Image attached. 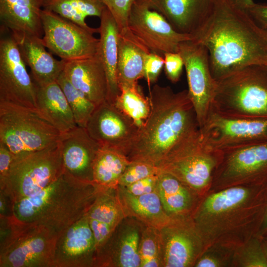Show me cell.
<instances>
[{
	"mask_svg": "<svg viewBox=\"0 0 267 267\" xmlns=\"http://www.w3.org/2000/svg\"><path fill=\"white\" fill-rule=\"evenodd\" d=\"M211 111L232 118H267L266 67H247L217 80Z\"/></svg>",
	"mask_w": 267,
	"mask_h": 267,
	"instance_id": "cell-5",
	"label": "cell"
},
{
	"mask_svg": "<svg viewBox=\"0 0 267 267\" xmlns=\"http://www.w3.org/2000/svg\"><path fill=\"white\" fill-rule=\"evenodd\" d=\"M99 19V38L96 54L103 65L107 77V100L113 103L120 93L117 79L120 30L113 16L106 7Z\"/></svg>",
	"mask_w": 267,
	"mask_h": 267,
	"instance_id": "cell-25",
	"label": "cell"
},
{
	"mask_svg": "<svg viewBox=\"0 0 267 267\" xmlns=\"http://www.w3.org/2000/svg\"><path fill=\"white\" fill-rule=\"evenodd\" d=\"M58 236L44 226L0 216V267H54Z\"/></svg>",
	"mask_w": 267,
	"mask_h": 267,
	"instance_id": "cell-4",
	"label": "cell"
},
{
	"mask_svg": "<svg viewBox=\"0 0 267 267\" xmlns=\"http://www.w3.org/2000/svg\"><path fill=\"white\" fill-rule=\"evenodd\" d=\"M164 70L167 78L173 83L178 82L182 73L184 62L179 52H167L164 54Z\"/></svg>",
	"mask_w": 267,
	"mask_h": 267,
	"instance_id": "cell-40",
	"label": "cell"
},
{
	"mask_svg": "<svg viewBox=\"0 0 267 267\" xmlns=\"http://www.w3.org/2000/svg\"><path fill=\"white\" fill-rule=\"evenodd\" d=\"M11 32L0 26V101L36 109V85Z\"/></svg>",
	"mask_w": 267,
	"mask_h": 267,
	"instance_id": "cell-11",
	"label": "cell"
},
{
	"mask_svg": "<svg viewBox=\"0 0 267 267\" xmlns=\"http://www.w3.org/2000/svg\"><path fill=\"white\" fill-rule=\"evenodd\" d=\"M144 0V1L148 2V1H149V0Z\"/></svg>",
	"mask_w": 267,
	"mask_h": 267,
	"instance_id": "cell-48",
	"label": "cell"
},
{
	"mask_svg": "<svg viewBox=\"0 0 267 267\" xmlns=\"http://www.w3.org/2000/svg\"><path fill=\"white\" fill-rule=\"evenodd\" d=\"M127 27L151 52L163 56L167 52H178L181 43L193 40L192 35L177 31L163 15L142 0L133 3Z\"/></svg>",
	"mask_w": 267,
	"mask_h": 267,
	"instance_id": "cell-12",
	"label": "cell"
},
{
	"mask_svg": "<svg viewBox=\"0 0 267 267\" xmlns=\"http://www.w3.org/2000/svg\"><path fill=\"white\" fill-rule=\"evenodd\" d=\"M85 129L100 147L115 150L127 156L139 128L114 104L106 100L96 106Z\"/></svg>",
	"mask_w": 267,
	"mask_h": 267,
	"instance_id": "cell-15",
	"label": "cell"
},
{
	"mask_svg": "<svg viewBox=\"0 0 267 267\" xmlns=\"http://www.w3.org/2000/svg\"><path fill=\"white\" fill-rule=\"evenodd\" d=\"M43 9L54 12L89 30V16L99 18L106 6L101 0H42Z\"/></svg>",
	"mask_w": 267,
	"mask_h": 267,
	"instance_id": "cell-32",
	"label": "cell"
},
{
	"mask_svg": "<svg viewBox=\"0 0 267 267\" xmlns=\"http://www.w3.org/2000/svg\"><path fill=\"white\" fill-rule=\"evenodd\" d=\"M248 184L222 188L209 195L197 208L192 221L204 244L217 238L243 215L251 195Z\"/></svg>",
	"mask_w": 267,
	"mask_h": 267,
	"instance_id": "cell-9",
	"label": "cell"
},
{
	"mask_svg": "<svg viewBox=\"0 0 267 267\" xmlns=\"http://www.w3.org/2000/svg\"><path fill=\"white\" fill-rule=\"evenodd\" d=\"M156 192L166 213L172 218L187 216L193 204L190 188L172 175L160 170Z\"/></svg>",
	"mask_w": 267,
	"mask_h": 267,
	"instance_id": "cell-30",
	"label": "cell"
},
{
	"mask_svg": "<svg viewBox=\"0 0 267 267\" xmlns=\"http://www.w3.org/2000/svg\"><path fill=\"white\" fill-rule=\"evenodd\" d=\"M87 216L97 252L126 218L116 189H102L87 213Z\"/></svg>",
	"mask_w": 267,
	"mask_h": 267,
	"instance_id": "cell-24",
	"label": "cell"
},
{
	"mask_svg": "<svg viewBox=\"0 0 267 267\" xmlns=\"http://www.w3.org/2000/svg\"><path fill=\"white\" fill-rule=\"evenodd\" d=\"M63 73L67 80L96 106L106 100L108 84L103 65L97 55L65 61Z\"/></svg>",
	"mask_w": 267,
	"mask_h": 267,
	"instance_id": "cell-23",
	"label": "cell"
},
{
	"mask_svg": "<svg viewBox=\"0 0 267 267\" xmlns=\"http://www.w3.org/2000/svg\"><path fill=\"white\" fill-rule=\"evenodd\" d=\"M59 140L64 173L79 180L93 182V166L99 144L85 128L78 126L61 134Z\"/></svg>",
	"mask_w": 267,
	"mask_h": 267,
	"instance_id": "cell-20",
	"label": "cell"
},
{
	"mask_svg": "<svg viewBox=\"0 0 267 267\" xmlns=\"http://www.w3.org/2000/svg\"><path fill=\"white\" fill-rule=\"evenodd\" d=\"M150 52L128 27L120 31L117 65L119 87L134 84L143 78L144 60Z\"/></svg>",
	"mask_w": 267,
	"mask_h": 267,
	"instance_id": "cell-29",
	"label": "cell"
},
{
	"mask_svg": "<svg viewBox=\"0 0 267 267\" xmlns=\"http://www.w3.org/2000/svg\"><path fill=\"white\" fill-rule=\"evenodd\" d=\"M151 110L127 157L157 166L185 138L199 129L186 89L176 92L169 86L149 89Z\"/></svg>",
	"mask_w": 267,
	"mask_h": 267,
	"instance_id": "cell-2",
	"label": "cell"
},
{
	"mask_svg": "<svg viewBox=\"0 0 267 267\" xmlns=\"http://www.w3.org/2000/svg\"><path fill=\"white\" fill-rule=\"evenodd\" d=\"M120 93L113 104L132 119L140 128L147 118L151 110L149 97H145L137 83L119 87Z\"/></svg>",
	"mask_w": 267,
	"mask_h": 267,
	"instance_id": "cell-33",
	"label": "cell"
},
{
	"mask_svg": "<svg viewBox=\"0 0 267 267\" xmlns=\"http://www.w3.org/2000/svg\"><path fill=\"white\" fill-rule=\"evenodd\" d=\"M43 42L50 52L65 61L90 58L97 52L98 28L87 29L52 11L41 13Z\"/></svg>",
	"mask_w": 267,
	"mask_h": 267,
	"instance_id": "cell-10",
	"label": "cell"
},
{
	"mask_svg": "<svg viewBox=\"0 0 267 267\" xmlns=\"http://www.w3.org/2000/svg\"><path fill=\"white\" fill-rule=\"evenodd\" d=\"M42 0H0L1 26L12 33L42 38Z\"/></svg>",
	"mask_w": 267,
	"mask_h": 267,
	"instance_id": "cell-26",
	"label": "cell"
},
{
	"mask_svg": "<svg viewBox=\"0 0 267 267\" xmlns=\"http://www.w3.org/2000/svg\"><path fill=\"white\" fill-rule=\"evenodd\" d=\"M57 82L65 95L77 126L85 128L96 106L83 92L75 88L63 72Z\"/></svg>",
	"mask_w": 267,
	"mask_h": 267,
	"instance_id": "cell-34",
	"label": "cell"
},
{
	"mask_svg": "<svg viewBox=\"0 0 267 267\" xmlns=\"http://www.w3.org/2000/svg\"><path fill=\"white\" fill-rule=\"evenodd\" d=\"M140 267H163L159 230L144 226L139 246Z\"/></svg>",
	"mask_w": 267,
	"mask_h": 267,
	"instance_id": "cell-35",
	"label": "cell"
},
{
	"mask_svg": "<svg viewBox=\"0 0 267 267\" xmlns=\"http://www.w3.org/2000/svg\"><path fill=\"white\" fill-rule=\"evenodd\" d=\"M266 68H267V66H266Z\"/></svg>",
	"mask_w": 267,
	"mask_h": 267,
	"instance_id": "cell-49",
	"label": "cell"
},
{
	"mask_svg": "<svg viewBox=\"0 0 267 267\" xmlns=\"http://www.w3.org/2000/svg\"><path fill=\"white\" fill-rule=\"evenodd\" d=\"M158 175L148 177L123 187L134 195H141L156 191L158 180Z\"/></svg>",
	"mask_w": 267,
	"mask_h": 267,
	"instance_id": "cell-41",
	"label": "cell"
},
{
	"mask_svg": "<svg viewBox=\"0 0 267 267\" xmlns=\"http://www.w3.org/2000/svg\"><path fill=\"white\" fill-rule=\"evenodd\" d=\"M212 251H206L203 253L197 259L194 267H219L225 266L227 264L226 260L221 256Z\"/></svg>",
	"mask_w": 267,
	"mask_h": 267,
	"instance_id": "cell-42",
	"label": "cell"
},
{
	"mask_svg": "<svg viewBox=\"0 0 267 267\" xmlns=\"http://www.w3.org/2000/svg\"><path fill=\"white\" fill-rule=\"evenodd\" d=\"M116 192L126 217L134 219L143 225L160 230L173 219L165 212L156 191L134 195L118 186Z\"/></svg>",
	"mask_w": 267,
	"mask_h": 267,
	"instance_id": "cell-28",
	"label": "cell"
},
{
	"mask_svg": "<svg viewBox=\"0 0 267 267\" xmlns=\"http://www.w3.org/2000/svg\"><path fill=\"white\" fill-rule=\"evenodd\" d=\"M125 219L97 251L94 267H140L139 246L142 227L135 219Z\"/></svg>",
	"mask_w": 267,
	"mask_h": 267,
	"instance_id": "cell-18",
	"label": "cell"
},
{
	"mask_svg": "<svg viewBox=\"0 0 267 267\" xmlns=\"http://www.w3.org/2000/svg\"><path fill=\"white\" fill-rule=\"evenodd\" d=\"M36 110L61 134L77 126L65 95L57 81L42 86L36 85Z\"/></svg>",
	"mask_w": 267,
	"mask_h": 267,
	"instance_id": "cell-27",
	"label": "cell"
},
{
	"mask_svg": "<svg viewBox=\"0 0 267 267\" xmlns=\"http://www.w3.org/2000/svg\"><path fill=\"white\" fill-rule=\"evenodd\" d=\"M164 65V56L152 52L146 55L143 64V78L149 89L151 84L157 81Z\"/></svg>",
	"mask_w": 267,
	"mask_h": 267,
	"instance_id": "cell-39",
	"label": "cell"
},
{
	"mask_svg": "<svg viewBox=\"0 0 267 267\" xmlns=\"http://www.w3.org/2000/svg\"><path fill=\"white\" fill-rule=\"evenodd\" d=\"M184 62L188 89L199 129L205 123L211 111L217 88L210 68L206 47L193 40L180 44L179 51Z\"/></svg>",
	"mask_w": 267,
	"mask_h": 267,
	"instance_id": "cell-13",
	"label": "cell"
},
{
	"mask_svg": "<svg viewBox=\"0 0 267 267\" xmlns=\"http://www.w3.org/2000/svg\"><path fill=\"white\" fill-rule=\"evenodd\" d=\"M131 162L113 149L100 147L93 166V182L103 189H116L120 178Z\"/></svg>",
	"mask_w": 267,
	"mask_h": 267,
	"instance_id": "cell-31",
	"label": "cell"
},
{
	"mask_svg": "<svg viewBox=\"0 0 267 267\" xmlns=\"http://www.w3.org/2000/svg\"><path fill=\"white\" fill-rule=\"evenodd\" d=\"M260 230L263 232L267 230V210L261 223Z\"/></svg>",
	"mask_w": 267,
	"mask_h": 267,
	"instance_id": "cell-46",
	"label": "cell"
},
{
	"mask_svg": "<svg viewBox=\"0 0 267 267\" xmlns=\"http://www.w3.org/2000/svg\"><path fill=\"white\" fill-rule=\"evenodd\" d=\"M21 55L30 69V75L37 86L56 82L63 72L65 61L57 60L46 49L42 38L34 35L12 33Z\"/></svg>",
	"mask_w": 267,
	"mask_h": 267,
	"instance_id": "cell-21",
	"label": "cell"
},
{
	"mask_svg": "<svg viewBox=\"0 0 267 267\" xmlns=\"http://www.w3.org/2000/svg\"><path fill=\"white\" fill-rule=\"evenodd\" d=\"M102 189L63 173L38 193L13 204L12 215L59 235L87 214Z\"/></svg>",
	"mask_w": 267,
	"mask_h": 267,
	"instance_id": "cell-3",
	"label": "cell"
},
{
	"mask_svg": "<svg viewBox=\"0 0 267 267\" xmlns=\"http://www.w3.org/2000/svg\"><path fill=\"white\" fill-rule=\"evenodd\" d=\"M186 216L173 218L168 224L159 230L165 267L194 266L201 255L204 242L193 221Z\"/></svg>",
	"mask_w": 267,
	"mask_h": 267,
	"instance_id": "cell-17",
	"label": "cell"
},
{
	"mask_svg": "<svg viewBox=\"0 0 267 267\" xmlns=\"http://www.w3.org/2000/svg\"><path fill=\"white\" fill-rule=\"evenodd\" d=\"M221 150L212 184L222 189L249 183L267 173V141Z\"/></svg>",
	"mask_w": 267,
	"mask_h": 267,
	"instance_id": "cell-14",
	"label": "cell"
},
{
	"mask_svg": "<svg viewBox=\"0 0 267 267\" xmlns=\"http://www.w3.org/2000/svg\"><path fill=\"white\" fill-rule=\"evenodd\" d=\"M63 173L59 139L42 150L15 155L8 175L0 185V192L13 205L38 193Z\"/></svg>",
	"mask_w": 267,
	"mask_h": 267,
	"instance_id": "cell-6",
	"label": "cell"
},
{
	"mask_svg": "<svg viewBox=\"0 0 267 267\" xmlns=\"http://www.w3.org/2000/svg\"><path fill=\"white\" fill-rule=\"evenodd\" d=\"M221 150L210 146L200 129L177 145L157 166L174 176L194 191H201L212 183Z\"/></svg>",
	"mask_w": 267,
	"mask_h": 267,
	"instance_id": "cell-8",
	"label": "cell"
},
{
	"mask_svg": "<svg viewBox=\"0 0 267 267\" xmlns=\"http://www.w3.org/2000/svg\"><path fill=\"white\" fill-rule=\"evenodd\" d=\"M232 262L237 266L267 267V257L259 241L253 239L236 250Z\"/></svg>",
	"mask_w": 267,
	"mask_h": 267,
	"instance_id": "cell-36",
	"label": "cell"
},
{
	"mask_svg": "<svg viewBox=\"0 0 267 267\" xmlns=\"http://www.w3.org/2000/svg\"><path fill=\"white\" fill-rule=\"evenodd\" d=\"M15 155L3 143L0 142V185L4 181Z\"/></svg>",
	"mask_w": 267,
	"mask_h": 267,
	"instance_id": "cell-43",
	"label": "cell"
},
{
	"mask_svg": "<svg viewBox=\"0 0 267 267\" xmlns=\"http://www.w3.org/2000/svg\"><path fill=\"white\" fill-rule=\"evenodd\" d=\"M246 11L267 32V4L255 3Z\"/></svg>",
	"mask_w": 267,
	"mask_h": 267,
	"instance_id": "cell-44",
	"label": "cell"
},
{
	"mask_svg": "<svg viewBox=\"0 0 267 267\" xmlns=\"http://www.w3.org/2000/svg\"><path fill=\"white\" fill-rule=\"evenodd\" d=\"M237 7L246 11L253 6L255 2L253 0H229Z\"/></svg>",
	"mask_w": 267,
	"mask_h": 267,
	"instance_id": "cell-45",
	"label": "cell"
},
{
	"mask_svg": "<svg viewBox=\"0 0 267 267\" xmlns=\"http://www.w3.org/2000/svg\"><path fill=\"white\" fill-rule=\"evenodd\" d=\"M122 175L118 186L126 187L148 177L158 175L160 170L156 166L140 161H131Z\"/></svg>",
	"mask_w": 267,
	"mask_h": 267,
	"instance_id": "cell-37",
	"label": "cell"
},
{
	"mask_svg": "<svg viewBox=\"0 0 267 267\" xmlns=\"http://www.w3.org/2000/svg\"><path fill=\"white\" fill-rule=\"evenodd\" d=\"M205 140L222 150L267 141V118H232L211 111L200 129Z\"/></svg>",
	"mask_w": 267,
	"mask_h": 267,
	"instance_id": "cell-16",
	"label": "cell"
},
{
	"mask_svg": "<svg viewBox=\"0 0 267 267\" xmlns=\"http://www.w3.org/2000/svg\"><path fill=\"white\" fill-rule=\"evenodd\" d=\"M60 136L36 109L0 101V142L14 155L44 149Z\"/></svg>",
	"mask_w": 267,
	"mask_h": 267,
	"instance_id": "cell-7",
	"label": "cell"
},
{
	"mask_svg": "<svg viewBox=\"0 0 267 267\" xmlns=\"http://www.w3.org/2000/svg\"><path fill=\"white\" fill-rule=\"evenodd\" d=\"M265 253H266V255L267 257V249L266 251H265Z\"/></svg>",
	"mask_w": 267,
	"mask_h": 267,
	"instance_id": "cell-47",
	"label": "cell"
},
{
	"mask_svg": "<svg viewBox=\"0 0 267 267\" xmlns=\"http://www.w3.org/2000/svg\"><path fill=\"white\" fill-rule=\"evenodd\" d=\"M96 253L95 239L87 214L58 235L54 267H94Z\"/></svg>",
	"mask_w": 267,
	"mask_h": 267,
	"instance_id": "cell-19",
	"label": "cell"
},
{
	"mask_svg": "<svg viewBox=\"0 0 267 267\" xmlns=\"http://www.w3.org/2000/svg\"><path fill=\"white\" fill-rule=\"evenodd\" d=\"M215 0H149L178 32L193 35L210 14Z\"/></svg>",
	"mask_w": 267,
	"mask_h": 267,
	"instance_id": "cell-22",
	"label": "cell"
},
{
	"mask_svg": "<svg viewBox=\"0 0 267 267\" xmlns=\"http://www.w3.org/2000/svg\"><path fill=\"white\" fill-rule=\"evenodd\" d=\"M192 36L207 49L216 81L247 67L267 66V32L229 0H215L210 14Z\"/></svg>",
	"mask_w": 267,
	"mask_h": 267,
	"instance_id": "cell-1",
	"label": "cell"
},
{
	"mask_svg": "<svg viewBox=\"0 0 267 267\" xmlns=\"http://www.w3.org/2000/svg\"><path fill=\"white\" fill-rule=\"evenodd\" d=\"M113 16L120 31L127 27L131 6L134 0H101Z\"/></svg>",
	"mask_w": 267,
	"mask_h": 267,
	"instance_id": "cell-38",
	"label": "cell"
}]
</instances>
